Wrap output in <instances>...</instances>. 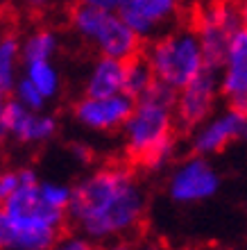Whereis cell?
<instances>
[{
	"label": "cell",
	"mask_w": 247,
	"mask_h": 250,
	"mask_svg": "<svg viewBox=\"0 0 247 250\" xmlns=\"http://www.w3.org/2000/svg\"><path fill=\"white\" fill-rule=\"evenodd\" d=\"M148 191L125 164H102L73 185L68 223L95 244L123 241L141 228Z\"/></svg>",
	"instance_id": "cell-1"
},
{
	"label": "cell",
	"mask_w": 247,
	"mask_h": 250,
	"mask_svg": "<svg viewBox=\"0 0 247 250\" xmlns=\"http://www.w3.org/2000/svg\"><path fill=\"white\" fill-rule=\"evenodd\" d=\"M175 100V89L154 82L134 100V109L120 130L127 157L145 171L168 168L177 155Z\"/></svg>",
	"instance_id": "cell-2"
},
{
	"label": "cell",
	"mask_w": 247,
	"mask_h": 250,
	"mask_svg": "<svg viewBox=\"0 0 247 250\" xmlns=\"http://www.w3.org/2000/svg\"><path fill=\"white\" fill-rule=\"evenodd\" d=\"M143 57L154 73L156 82L175 91H179L209 68L202 43L193 27H172L163 32L161 37L150 41Z\"/></svg>",
	"instance_id": "cell-3"
},
{
	"label": "cell",
	"mask_w": 247,
	"mask_h": 250,
	"mask_svg": "<svg viewBox=\"0 0 247 250\" xmlns=\"http://www.w3.org/2000/svg\"><path fill=\"white\" fill-rule=\"evenodd\" d=\"M73 34L86 46H91L100 57L130 62L141 57L143 39L132 30L118 12H98L75 5L68 16Z\"/></svg>",
	"instance_id": "cell-4"
},
{
	"label": "cell",
	"mask_w": 247,
	"mask_h": 250,
	"mask_svg": "<svg viewBox=\"0 0 247 250\" xmlns=\"http://www.w3.org/2000/svg\"><path fill=\"white\" fill-rule=\"evenodd\" d=\"M193 30L197 32V39L202 43L207 66L218 71L222 60H225V55H227L229 46H231V41H234V37L243 30L238 7L234 2L209 0L195 12Z\"/></svg>",
	"instance_id": "cell-5"
},
{
	"label": "cell",
	"mask_w": 247,
	"mask_h": 250,
	"mask_svg": "<svg viewBox=\"0 0 247 250\" xmlns=\"http://www.w3.org/2000/svg\"><path fill=\"white\" fill-rule=\"evenodd\" d=\"M222 187V178L218 168L211 164L209 157L190 155L172 166L166 180V193L175 205L190 207V205L207 203L218 196Z\"/></svg>",
	"instance_id": "cell-6"
},
{
	"label": "cell",
	"mask_w": 247,
	"mask_h": 250,
	"mask_svg": "<svg viewBox=\"0 0 247 250\" xmlns=\"http://www.w3.org/2000/svg\"><path fill=\"white\" fill-rule=\"evenodd\" d=\"M134 109V98L127 93L118 96H82L73 105V121L93 134L120 132Z\"/></svg>",
	"instance_id": "cell-7"
},
{
	"label": "cell",
	"mask_w": 247,
	"mask_h": 250,
	"mask_svg": "<svg viewBox=\"0 0 247 250\" xmlns=\"http://www.w3.org/2000/svg\"><path fill=\"white\" fill-rule=\"evenodd\" d=\"M220 82L218 71L207 68L195 80H190L186 86L177 91L175 100V119L182 130H195L204 121L215 114L218 100H220Z\"/></svg>",
	"instance_id": "cell-8"
},
{
	"label": "cell",
	"mask_w": 247,
	"mask_h": 250,
	"mask_svg": "<svg viewBox=\"0 0 247 250\" xmlns=\"http://www.w3.org/2000/svg\"><path fill=\"white\" fill-rule=\"evenodd\" d=\"M241 139H247V114L229 105L190 132V150L193 155L213 157Z\"/></svg>",
	"instance_id": "cell-9"
},
{
	"label": "cell",
	"mask_w": 247,
	"mask_h": 250,
	"mask_svg": "<svg viewBox=\"0 0 247 250\" xmlns=\"http://www.w3.org/2000/svg\"><path fill=\"white\" fill-rule=\"evenodd\" d=\"M120 16L143 41H152L175 27L182 0H123Z\"/></svg>",
	"instance_id": "cell-10"
},
{
	"label": "cell",
	"mask_w": 247,
	"mask_h": 250,
	"mask_svg": "<svg viewBox=\"0 0 247 250\" xmlns=\"http://www.w3.org/2000/svg\"><path fill=\"white\" fill-rule=\"evenodd\" d=\"M7 137L20 146H43L50 144L59 134V121L46 109H27L16 100H7L5 107Z\"/></svg>",
	"instance_id": "cell-11"
},
{
	"label": "cell",
	"mask_w": 247,
	"mask_h": 250,
	"mask_svg": "<svg viewBox=\"0 0 247 250\" xmlns=\"http://www.w3.org/2000/svg\"><path fill=\"white\" fill-rule=\"evenodd\" d=\"M59 234L55 228L12 216L0 205V250H50Z\"/></svg>",
	"instance_id": "cell-12"
},
{
	"label": "cell",
	"mask_w": 247,
	"mask_h": 250,
	"mask_svg": "<svg viewBox=\"0 0 247 250\" xmlns=\"http://www.w3.org/2000/svg\"><path fill=\"white\" fill-rule=\"evenodd\" d=\"M220 93L229 105H234L247 93V30L234 37L220 68H218Z\"/></svg>",
	"instance_id": "cell-13"
},
{
	"label": "cell",
	"mask_w": 247,
	"mask_h": 250,
	"mask_svg": "<svg viewBox=\"0 0 247 250\" xmlns=\"http://www.w3.org/2000/svg\"><path fill=\"white\" fill-rule=\"evenodd\" d=\"M125 64L127 62L95 57L84 75V96H118L125 93Z\"/></svg>",
	"instance_id": "cell-14"
},
{
	"label": "cell",
	"mask_w": 247,
	"mask_h": 250,
	"mask_svg": "<svg viewBox=\"0 0 247 250\" xmlns=\"http://www.w3.org/2000/svg\"><path fill=\"white\" fill-rule=\"evenodd\" d=\"M61 39L52 27H34L20 39V53H23V64L32 62H55Z\"/></svg>",
	"instance_id": "cell-15"
},
{
	"label": "cell",
	"mask_w": 247,
	"mask_h": 250,
	"mask_svg": "<svg viewBox=\"0 0 247 250\" xmlns=\"http://www.w3.org/2000/svg\"><path fill=\"white\" fill-rule=\"evenodd\" d=\"M20 75H23L20 39L14 32H2L0 34V91L9 96Z\"/></svg>",
	"instance_id": "cell-16"
},
{
	"label": "cell",
	"mask_w": 247,
	"mask_h": 250,
	"mask_svg": "<svg viewBox=\"0 0 247 250\" xmlns=\"http://www.w3.org/2000/svg\"><path fill=\"white\" fill-rule=\"evenodd\" d=\"M23 75L32 82L48 103L59 98L61 93V71L55 62H32V64H23Z\"/></svg>",
	"instance_id": "cell-17"
},
{
	"label": "cell",
	"mask_w": 247,
	"mask_h": 250,
	"mask_svg": "<svg viewBox=\"0 0 247 250\" xmlns=\"http://www.w3.org/2000/svg\"><path fill=\"white\" fill-rule=\"evenodd\" d=\"M154 82V73L145 62V57H136V60H130L125 64V93L130 98H141Z\"/></svg>",
	"instance_id": "cell-18"
},
{
	"label": "cell",
	"mask_w": 247,
	"mask_h": 250,
	"mask_svg": "<svg viewBox=\"0 0 247 250\" xmlns=\"http://www.w3.org/2000/svg\"><path fill=\"white\" fill-rule=\"evenodd\" d=\"M39 178V173L32 166H20V168H0V203H5L9 196H14L20 187L30 180Z\"/></svg>",
	"instance_id": "cell-19"
},
{
	"label": "cell",
	"mask_w": 247,
	"mask_h": 250,
	"mask_svg": "<svg viewBox=\"0 0 247 250\" xmlns=\"http://www.w3.org/2000/svg\"><path fill=\"white\" fill-rule=\"evenodd\" d=\"M9 98L16 100L19 105L27 107V109H46L48 107V100L43 98V93H41L39 89L25 78V75H20L19 78L16 86H14L12 93H9Z\"/></svg>",
	"instance_id": "cell-20"
},
{
	"label": "cell",
	"mask_w": 247,
	"mask_h": 250,
	"mask_svg": "<svg viewBox=\"0 0 247 250\" xmlns=\"http://www.w3.org/2000/svg\"><path fill=\"white\" fill-rule=\"evenodd\" d=\"M50 250H98V244L75 232V234H59L57 241L50 246Z\"/></svg>",
	"instance_id": "cell-21"
},
{
	"label": "cell",
	"mask_w": 247,
	"mask_h": 250,
	"mask_svg": "<svg viewBox=\"0 0 247 250\" xmlns=\"http://www.w3.org/2000/svg\"><path fill=\"white\" fill-rule=\"evenodd\" d=\"M75 5L98 9V12H120L123 0H75Z\"/></svg>",
	"instance_id": "cell-22"
},
{
	"label": "cell",
	"mask_w": 247,
	"mask_h": 250,
	"mask_svg": "<svg viewBox=\"0 0 247 250\" xmlns=\"http://www.w3.org/2000/svg\"><path fill=\"white\" fill-rule=\"evenodd\" d=\"M20 7L25 9V12L30 14H43L50 9V5L55 2V0H19Z\"/></svg>",
	"instance_id": "cell-23"
},
{
	"label": "cell",
	"mask_w": 247,
	"mask_h": 250,
	"mask_svg": "<svg viewBox=\"0 0 247 250\" xmlns=\"http://www.w3.org/2000/svg\"><path fill=\"white\" fill-rule=\"evenodd\" d=\"M68 152H71L73 159H75V162H79V164H86V162H89V157H91V152H89V148H86L84 144H79V141L71 144Z\"/></svg>",
	"instance_id": "cell-24"
},
{
	"label": "cell",
	"mask_w": 247,
	"mask_h": 250,
	"mask_svg": "<svg viewBox=\"0 0 247 250\" xmlns=\"http://www.w3.org/2000/svg\"><path fill=\"white\" fill-rule=\"evenodd\" d=\"M7 93L5 91H0V146L5 144L7 139V127H5V107H7Z\"/></svg>",
	"instance_id": "cell-25"
},
{
	"label": "cell",
	"mask_w": 247,
	"mask_h": 250,
	"mask_svg": "<svg viewBox=\"0 0 247 250\" xmlns=\"http://www.w3.org/2000/svg\"><path fill=\"white\" fill-rule=\"evenodd\" d=\"M136 250H168V246L159 241V239H143L138 241V246H134Z\"/></svg>",
	"instance_id": "cell-26"
},
{
	"label": "cell",
	"mask_w": 247,
	"mask_h": 250,
	"mask_svg": "<svg viewBox=\"0 0 247 250\" xmlns=\"http://www.w3.org/2000/svg\"><path fill=\"white\" fill-rule=\"evenodd\" d=\"M238 16H241V25L243 30H247V0H238Z\"/></svg>",
	"instance_id": "cell-27"
},
{
	"label": "cell",
	"mask_w": 247,
	"mask_h": 250,
	"mask_svg": "<svg viewBox=\"0 0 247 250\" xmlns=\"http://www.w3.org/2000/svg\"><path fill=\"white\" fill-rule=\"evenodd\" d=\"M102 250H136L132 244H125V241H111V244H107Z\"/></svg>",
	"instance_id": "cell-28"
},
{
	"label": "cell",
	"mask_w": 247,
	"mask_h": 250,
	"mask_svg": "<svg viewBox=\"0 0 247 250\" xmlns=\"http://www.w3.org/2000/svg\"><path fill=\"white\" fill-rule=\"evenodd\" d=\"M231 107H236V109H241V112H245V114H247V93L243 96L241 100H238V103H234Z\"/></svg>",
	"instance_id": "cell-29"
},
{
	"label": "cell",
	"mask_w": 247,
	"mask_h": 250,
	"mask_svg": "<svg viewBox=\"0 0 247 250\" xmlns=\"http://www.w3.org/2000/svg\"><path fill=\"white\" fill-rule=\"evenodd\" d=\"M218 2H234V0H218Z\"/></svg>",
	"instance_id": "cell-30"
}]
</instances>
